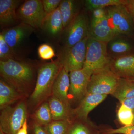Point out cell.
<instances>
[{"instance_id":"cell-1","label":"cell","mask_w":134,"mask_h":134,"mask_svg":"<svg viewBox=\"0 0 134 134\" xmlns=\"http://www.w3.org/2000/svg\"><path fill=\"white\" fill-rule=\"evenodd\" d=\"M1 79L26 97L33 92L36 81V69L31 62L23 60L0 61Z\"/></svg>"},{"instance_id":"cell-2","label":"cell","mask_w":134,"mask_h":134,"mask_svg":"<svg viewBox=\"0 0 134 134\" xmlns=\"http://www.w3.org/2000/svg\"><path fill=\"white\" fill-rule=\"evenodd\" d=\"M63 68L58 58L54 61L42 64L38 68L36 85L28 103V108L31 111H35L52 96L54 83Z\"/></svg>"},{"instance_id":"cell-3","label":"cell","mask_w":134,"mask_h":134,"mask_svg":"<svg viewBox=\"0 0 134 134\" xmlns=\"http://www.w3.org/2000/svg\"><path fill=\"white\" fill-rule=\"evenodd\" d=\"M28 109V103L24 98L15 105L1 110L0 130L4 134H17L27 119Z\"/></svg>"},{"instance_id":"cell-4","label":"cell","mask_w":134,"mask_h":134,"mask_svg":"<svg viewBox=\"0 0 134 134\" xmlns=\"http://www.w3.org/2000/svg\"><path fill=\"white\" fill-rule=\"evenodd\" d=\"M106 43L89 36L83 69L92 74L95 72L110 68L111 61L107 54Z\"/></svg>"},{"instance_id":"cell-5","label":"cell","mask_w":134,"mask_h":134,"mask_svg":"<svg viewBox=\"0 0 134 134\" xmlns=\"http://www.w3.org/2000/svg\"><path fill=\"white\" fill-rule=\"evenodd\" d=\"M120 77L107 68L93 73L87 88L88 93L99 95H112L119 82Z\"/></svg>"},{"instance_id":"cell-6","label":"cell","mask_w":134,"mask_h":134,"mask_svg":"<svg viewBox=\"0 0 134 134\" xmlns=\"http://www.w3.org/2000/svg\"><path fill=\"white\" fill-rule=\"evenodd\" d=\"M107 12L109 23L115 35H133L134 21L126 6L108 7Z\"/></svg>"},{"instance_id":"cell-7","label":"cell","mask_w":134,"mask_h":134,"mask_svg":"<svg viewBox=\"0 0 134 134\" xmlns=\"http://www.w3.org/2000/svg\"><path fill=\"white\" fill-rule=\"evenodd\" d=\"M87 36L68 49H63L58 57L63 68L68 72L82 69L86 57Z\"/></svg>"},{"instance_id":"cell-8","label":"cell","mask_w":134,"mask_h":134,"mask_svg":"<svg viewBox=\"0 0 134 134\" xmlns=\"http://www.w3.org/2000/svg\"><path fill=\"white\" fill-rule=\"evenodd\" d=\"M89 31L87 16L82 12H80L64 29L62 36L64 44L63 49L72 47L88 36Z\"/></svg>"},{"instance_id":"cell-9","label":"cell","mask_w":134,"mask_h":134,"mask_svg":"<svg viewBox=\"0 0 134 134\" xmlns=\"http://www.w3.org/2000/svg\"><path fill=\"white\" fill-rule=\"evenodd\" d=\"M17 14L21 22L36 29H40L47 14L41 1L27 0L19 6L17 10Z\"/></svg>"},{"instance_id":"cell-10","label":"cell","mask_w":134,"mask_h":134,"mask_svg":"<svg viewBox=\"0 0 134 134\" xmlns=\"http://www.w3.org/2000/svg\"><path fill=\"white\" fill-rule=\"evenodd\" d=\"M35 29L29 25L21 22L15 26L5 28L1 32L5 41L19 60L21 48Z\"/></svg>"},{"instance_id":"cell-11","label":"cell","mask_w":134,"mask_h":134,"mask_svg":"<svg viewBox=\"0 0 134 134\" xmlns=\"http://www.w3.org/2000/svg\"><path fill=\"white\" fill-rule=\"evenodd\" d=\"M92 75L83 69L70 72L68 96H70L73 100L81 101L86 96Z\"/></svg>"},{"instance_id":"cell-12","label":"cell","mask_w":134,"mask_h":134,"mask_svg":"<svg viewBox=\"0 0 134 134\" xmlns=\"http://www.w3.org/2000/svg\"><path fill=\"white\" fill-rule=\"evenodd\" d=\"M40 29L52 38L59 39L61 37L64 28L59 8L53 12L47 14Z\"/></svg>"},{"instance_id":"cell-13","label":"cell","mask_w":134,"mask_h":134,"mask_svg":"<svg viewBox=\"0 0 134 134\" xmlns=\"http://www.w3.org/2000/svg\"><path fill=\"white\" fill-rule=\"evenodd\" d=\"M110 68L120 78L134 80V54L115 58L111 61Z\"/></svg>"},{"instance_id":"cell-14","label":"cell","mask_w":134,"mask_h":134,"mask_svg":"<svg viewBox=\"0 0 134 134\" xmlns=\"http://www.w3.org/2000/svg\"><path fill=\"white\" fill-rule=\"evenodd\" d=\"M90 31V37L107 43L111 40L116 35L110 25L107 15L101 19L92 18Z\"/></svg>"},{"instance_id":"cell-15","label":"cell","mask_w":134,"mask_h":134,"mask_svg":"<svg viewBox=\"0 0 134 134\" xmlns=\"http://www.w3.org/2000/svg\"><path fill=\"white\" fill-rule=\"evenodd\" d=\"M22 2L19 0H0V25L2 27H9L19 21L16 9Z\"/></svg>"},{"instance_id":"cell-16","label":"cell","mask_w":134,"mask_h":134,"mask_svg":"<svg viewBox=\"0 0 134 134\" xmlns=\"http://www.w3.org/2000/svg\"><path fill=\"white\" fill-rule=\"evenodd\" d=\"M107 97V95L87 93L73 113L79 120L86 121L90 112L104 101Z\"/></svg>"},{"instance_id":"cell-17","label":"cell","mask_w":134,"mask_h":134,"mask_svg":"<svg viewBox=\"0 0 134 134\" xmlns=\"http://www.w3.org/2000/svg\"><path fill=\"white\" fill-rule=\"evenodd\" d=\"M70 78L68 72L63 67L54 83L52 96L59 99L70 109L68 96Z\"/></svg>"},{"instance_id":"cell-18","label":"cell","mask_w":134,"mask_h":134,"mask_svg":"<svg viewBox=\"0 0 134 134\" xmlns=\"http://www.w3.org/2000/svg\"><path fill=\"white\" fill-rule=\"evenodd\" d=\"M25 97L22 95L4 80H0V108L1 110L12 105L18 100Z\"/></svg>"},{"instance_id":"cell-19","label":"cell","mask_w":134,"mask_h":134,"mask_svg":"<svg viewBox=\"0 0 134 134\" xmlns=\"http://www.w3.org/2000/svg\"><path fill=\"white\" fill-rule=\"evenodd\" d=\"M59 8L64 29L80 13L79 2L73 0H63Z\"/></svg>"},{"instance_id":"cell-20","label":"cell","mask_w":134,"mask_h":134,"mask_svg":"<svg viewBox=\"0 0 134 134\" xmlns=\"http://www.w3.org/2000/svg\"><path fill=\"white\" fill-rule=\"evenodd\" d=\"M48 101L52 113L53 121L70 120L71 114L73 113L66 105L54 96H52Z\"/></svg>"},{"instance_id":"cell-21","label":"cell","mask_w":134,"mask_h":134,"mask_svg":"<svg viewBox=\"0 0 134 134\" xmlns=\"http://www.w3.org/2000/svg\"><path fill=\"white\" fill-rule=\"evenodd\" d=\"M113 96L119 100H123L134 97V80L120 78Z\"/></svg>"},{"instance_id":"cell-22","label":"cell","mask_w":134,"mask_h":134,"mask_svg":"<svg viewBox=\"0 0 134 134\" xmlns=\"http://www.w3.org/2000/svg\"><path fill=\"white\" fill-rule=\"evenodd\" d=\"M32 118L34 121L43 127L45 126L53 121L48 101L44 102L36 109L32 115Z\"/></svg>"},{"instance_id":"cell-23","label":"cell","mask_w":134,"mask_h":134,"mask_svg":"<svg viewBox=\"0 0 134 134\" xmlns=\"http://www.w3.org/2000/svg\"><path fill=\"white\" fill-rule=\"evenodd\" d=\"M127 0H86L85 6L88 10H94L106 7L123 5L126 6Z\"/></svg>"},{"instance_id":"cell-24","label":"cell","mask_w":134,"mask_h":134,"mask_svg":"<svg viewBox=\"0 0 134 134\" xmlns=\"http://www.w3.org/2000/svg\"><path fill=\"white\" fill-rule=\"evenodd\" d=\"M71 122L70 120L53 121L43 127L48 134H66Z\"/></svg>"},{"instance_id":"cell-25","label":"cell","mask_w":134,"mask_h":134,"mask_svg":"<svg viewBox=\"0 0 134 134\" xmlns=\"http://www.w3.org/2000/svg\"><path fill=\"white\" fill-rule=\"evenodd\" d=\"M134 113L131 109L125 105L121 104L117 112L118 119L124 126L133 125Z\"/></svg>"},{"instance_id":"cell-26","label":"cell","mask_w":134,"mask_h":134,"mask_svg":"<svg viewBox=\"0 0 134 134\" xmlns=\"http://www.w3.org/2000/svg\"><path fill=\"white\" fill-rule=\"evenodd\" d=\"M85 122H71L66 134H96L98 131H93Z\"/></svg>"},{"instance_id":"cell-27","label":"cell","mask_w":134,"mask_h":134,"mask_svg":"<svg viewBox=\"0 0 134 134\" xmlns=\"http://www.w3.org/2000/svg\"><path fill=\"white\" fill-rule=\"evenodd\" d=\"M10 59L19 60L0 34V61Z\"/></svg>"},{"instance_id":"cell-28","label":"cell","mask_w":134,"mask_h":134,"mask_svg":"<svg viewBox=\"0 0 134 134\" xmlns=\"http://www.w3.org/2000/svg\"><path fill=\"white\" fill-rule=\"evenodd\" d=\"M110 50L116 54L127 53L131 52L133 47L131 44L124 40H117L113 41L110 45Z\"/></svg>"},{"instance_id":"cell-29","label":"cell","mask_w":134,"mask_h":134,"mask_svg":"<svg viewBox=\"0 0 134 134\" xmlns=\"http://www.w3.org/2000/svg\"><path fill=\"white\" fill-rule=\"evenodd\" d=\"M38 54L40 58L44 60L51 59L55 56L53 48L47 44H42L39 46Z\"/></svg>"},{"instance_id":"cell-30","label":"cell","mask_w":134,"mask_h":134,"mask_svg":"<svg viewBox=\"0 0 134 134\" xmlns=\"http://www.w3.org/2000/svg\"><path fill=\"white\" fill-rule=\"evenodd\" d=\"M102 132L103 134H134V125L124 126L115 129H108Z\"/></svg>"},{"instance_id":"cell-31","label":"cell","mask_w":134,"mask_h":134,"mask_svg":"<svg viewBox=\"0 0 134 134\" xmlns=\"http://www.w3.org/2000/svg\"><path fill=\"white\" fill-rule=\"evenodd\" d=\"M44 10L46 14L53 12L59 8L61 2V0H43L41 1Z\"/></svg>"},{"instance_id":"cell-32","label":"cell","mask_w":134,"mask_h":134,"mask_svg":"<svg viewBox=\"0 0 134 134\" xmlns=\"http://www.w3.org/2000/svg\"><path fill=\"white\" fill-rule=\"evenodd\" d=\"M29 132L30 134H48L44 127L38 125L34 121L30 125Z\"/></svg>"},{"instance_id":"cell-33","label":"cell","mask_w":134,"mask_h":134,"mask_svg":"<svg viewBox=\"0 0 134 134\" xmlns=\"http://www.w3.org/2000/svg\"><path fill=\"white\" fill-rule=\"evenodd\" d=\"M107 15L106 10L103 8H98L94 10L93 11V18L100 19L104 17Z\"/></svg>"},{"instance_id":"cell-34","label":"cell","mask_w":134,"mask_h":134,"mask_svg":"<svg viewBox=\"0 0 134 134\" xmlns=\"http://www.w3.org/2000/svg\"><path fill=\"white\" fill-rule=\"evenodd\" d=\"M120 103L131 109L134 113V97L125 99Z\"/></svg>"},{"instance_id":"cell-35","label":"cell","mask_w":134,"mask_h":134,"mask_svg":"<svg viewBox=\"0 0 134 134\" xmlns=\"http://www.w3.org/2000/svg\"><path fill=\"white\" fill-rule=\"evenodd\" d=\"M126 6L134 21V0H127Z\"/></svg>"},{"instance_id":"cell-36","label":"cell","mask_w":134,"mask_h":134,"mask_svg":"<svg viewBox=\"0 0 134 134\" xmlns=\"http://www.w3.org/2000/svg\"><path fill=\"white\" fill-rule=\"evenodd\" d=\"M28 123H27V119L25 121L24 123L21 128L19 130L17 134H28Z\"/></svg>"},{"instance_id":"cell-37","label":"cell","mask_w":134,"mask_h":134,"mask_svg":"<svg viewBox=\"0 0 134 134\" xmlns=\"http://www.w3.org/2000/svg\"><path fill=\"white\" fill-rule=\"evenodd\" d=\"M0 134H4L3 133V132L2 131V130H0Z\"/></svg>"},{"instance_id":"cell-38","label":"cell","mask_w":134,"mask_h":134,"mask_svg":"<svg viewBox=\"0 0 134 134\" xmlns=\"http://www.w3.org/2000/svg\"><path fill=\"white\" fill-rule=\"evenodd\" d=\"M96 134H100V132H99V131H98L96 133Z\"/></svg>"},{"instance_id":"cell-39","label":"cell","mask_w":134,"mask_h":134,"mask_svg":"<svg viewBox=\"0 0 134 134\" xmlns=\"http://www.w3.org/2000/svg\"><path fill=\"white\" fill-rule=\"evenodd\" d=\"M133 125H134V119H133Z\"/></svg>"}]
</instances>
